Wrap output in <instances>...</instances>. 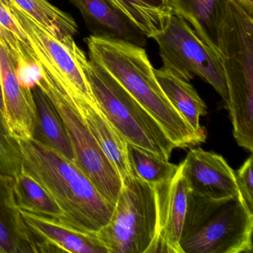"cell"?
<instances>
[{
	"label": "cell",
	"instance_id": "cell-1",
	"mask_svg": "<svg viewBox=\"0 0 253 253\" xmlns=\"http://www.w3.org/2000/svg\"><path fill=\"white\" fill-rule=\"evenodd\" d=\"M16 140L22 167L61 210L63 226L94 235L109 223L115 207L75 163L35 137Z\"/></svg>",
	"mask_w": 253,
	"mask_h": 253
},
{
	"label": "cell",
	"instance_id": "cell-2",
	"mask_svg": "<svg viewBox=\"0 0 253 253\" xmlns=\"http://www.w3.org/2000/svg\"><path fill=\"white\" fill-rule=\"evenodd\" d=\"M85 41L89 60L130 93L158 121L176 148L185 149L204 142L166 97L143 47L94 35Z\"/></svg>",
	"mask_w": 253,
	"mask_h": 253
},
{
	"label": "cell",
	"instance_id": "cell-3",
	"mask_svg": "<svg viewBox=\"0 0 253 253\" xmlns=\"http://www.w3.org/2000/svg\"><path fill=\"white\" fill-rule=\"evenodd\" d=\"M217 49L234 137L240 146L253 152V6L241 0H228Z\"/></svg>",
	"mask_w": 253,
	"mask_h": 253
},
{
	"label": "cell",
	"instance_id": "cell-4",
	"mask_svg": "<svg viewBox=\"0 0 253 253\" xmlns=\"http://www.w3.org/2000/svg\"><path fill=\"white\" fill-rule=\"evenodd\" d=\"M253 213L241 194L214 199L189 192L182 253H250Z\"/></svg>",
	"mask_w": 253,
	"mask_h": 253
},
{
	"label": "cell",
	"instance_id": "cell-5",
	"mask_svg": "<svg viewBox=\"0 0 253 253\" xmlns=\"http://www.w3.org/2000/svg\"><path fill=\"white\" fill-rule=\"evenodd\" d=\"M66 46L82 69L97 106L126 141L169 161L176 146L158 121L110 74L88 60L75 40Z\"/></svg>",
	"mask_w": 253,
	"mask_h": 253
},
{
	"label": "cell",
	"instance_id": "cell-6",
	"mask_svg": "<svg viewBox=\"0 0 253 253\" xmlns=\"http://www.w3.org/2000/svg\"><path fill=\"white\" fill-rule=\"evenodd\" d=\"M158 232L155 187L133 175L123 182L110 220L95 235L109 253H146Z\"/></svg>",
	"mask_w": 253,
	"mask_h": 253
},
{
	"label": "cell",
	"instance_id": "cell-7",
	"mask_svg": "<svg viewBox=\"0 0 253 253\" xmlns=\"http://www.w3.org/2000/svg\"><path fill=\"white\" fill-rule=\"evenodd\" d=\"M39 66V65H38ZM37 86L48 97L64 126L75 155V164L85 173L103 198L115 207L123 181L70 103L58 81L43 68Z\"/></svg>",
	"mask_w": 253,
	"mask_h": 253
},
{
	"label": "cell",
	"instance_id": "cell-8",
	"mask_svg": "<svg viewBox=\"0 0 253 253\" xmlns=\"http://www.w3.org/2000/svg\"><path fill=\"white\" fill-rule=\"evenodd\" d=\"M153 39L159 47L163 67L188 82L200 77L227 103L229 96L220 57L200 39L184 19L171 16L164 30Z\"/></svg>",
	"mask_w": 253,
	"mask_h": 253
},
{
	"label": "cell",
	"instance_id": "cell-9",
	"mask_svg": "<svg viewBox=\"0 0 253 253\" xmlns=\"http://www.w3.org/2000/svg\"><path fill=\"white\" fill-rule=\"evenodd\" d=\"M8 207L12 212L16 232L32 247V252L109 253L95 234L82 233L46 217Z\"/></svg>",
	"mask_w": 253,
	"mask_h": 253
},
{
	"label": "cell",
	"instance_id": "cell-10",
	"mask_svg": "<svg viewBox=\"0 0 253 253\" xmlns=\"http://www.w3.org/2000/svg\"><path fill=\"white\" fill-rule=\"evenodd\" d=\"M180 165L192 193L214 199L239 193L235 171L218 154L192 149Z\"/></svg>",
	"mask_w": 253,
	"mask_h": 253
},
{
	"label": "cell",
	"instance_id": "cell-11",
	"mask_svg": "<svg viewBox=\"0 0 253 253\" xmlns=\"http://www.w3.org/2000/svg\"><path fill=\"white\" fill-rule=\"evenodd\" d=\"M59 84L100 149L119 173L122 181L132 177L134 174L127 154L128 143L104 116L96 101L89 100L80 93L73 92L63 83Z\"/></svg>",
	"mask_w": 253,
	"mask_h": 253
},
{
	"label": "cell",
	"instance_id": "cell-12",
	"mask_svg": "<svg viewBox=\"0 0 253 253\" xmlns=\"http://www.w3.org/2000/svg\"><path fill=\"white\" fill-rule=\"evenodd\" d=\"M0 76L3 95V117L15 140L35 137L37 109L32 90L22 88L17 81L14 62L0 45Z\"/></svg>",
	"mask_w": 253,
	"mask_h": 253
},
{
	"label": "cell",
	"instance_id": "cell-13",
	"mask_svg": "<svg viewBox=\"0 0 253 253\" xmlns=\"http://www.w3.org/2000/svg\"><path fill=\"white\" fill-rule=\"evenodd\" d=\"M158 213L157 236L164 240L174 253H182L180 238L187 208L189 188L182 173L181 166L174 177L154 186Z\"/></svg>",
	"mask_w": 253,
	"mask_h": 253
},
{
	"label": "cell",
	"instance_id": "cell-14",
	"mask_svg": "<svg viewBox=\"0 0 253 253\" xmlns=\"http://www.w3.org/2000/svg\"><path fill=\"white\" fill-rule=\"evenodd\" d=\"M81 11L94 36L144 47L147 38L106 0H70Z\"/></svg>",
	"mask_w": 253,
	"mask_h": 253
},
{
	"label": "cell",
	"instance_id": "cell-15",
	"mask_svg": "<svg viewBox=\"0 0 253 253\" xmlns=\"http://www.w3.org/2000/svg\"><path fill=\"white\" fill-rule=\"evenodd\" d=\"M228 0H171L174 14L189 22L200 39L218 55V36Z\"/></svg>",
	"mask_w": 253,
	"mask_h": 253
},
{
	"label": "cell",
	"instance_id": "cell-16",
	"mask_svg": "<svg viewBox=\"0 0 253 253\" xmlns=\"http://www.w3.org/2000/svg\"><path fill=\"white\" fill-rule=\"evenodd\" d=\"M155 78L169 101L195 134L205 141V130L200 124V118L207 114V106L194 87L188 81L178 78L168 69H154Z\"/></svg>",
	"mask_w": 253,
	"mask_h": 253
},
{
	"label": "cell",
	"instance_id": "cell-17",
	"mask_svg": "<svg viewBox=\"0 0 253 253\" xmlns=\"http://www.w3.org/2000/svg\"><path fill=\"white\" fill-rule=\"evenodd\" d=\"M8 207L29 211L63 224V214L39 183L23 167L8 179Z\"/></svg>",
	"mask_w": 253,
	"mask_h": 253
},
{
	"label": "cell",
	"instance_id": "cell-18",
	"mask_svg": "<svg viewBox=\"0 0 253 253\" xmlns=\"http://www.w3.org/2000/svg\"><path fill=\"white\" fill-rule=\"evenodd\" d=\"M147 38L164 30L174 15L171 0H106Z\"/></svg>",
	"mask_w": 253,
	"mask_h": 253
},
{
	"label": "cell",
	"instance_id": "cell-19",
	"mask_svg": "<svg viewBox=\"0 0 253 253\" xmlns=\"http://www.w3.org/2000/svg\"><path fill=\"white\" fill-rule=\"evenodd\" d=\"M32 92L37 109L36 127L34 137L75 163L72 144L58 114L39 87H35Z\"/></svg>",
	"mask_w": 253,
	"mask_h": 253
},
{
	"label": "cell",
	"instance_id": "cell-20",
	"mask_svg": "<svg viewBox=\"0 0 253 253\" xmlns=\"http://www.w3.org/2000/svg\"><path fill=\"white\" fill-rule=\"evenodd\" d=\"M11 1L65 45L78 33V26L73 17L50 3L48 0Z\"/></svg>",
	"mask_w": 253,
	"mask_h": 253
},
{
	"label": "cell",
	"instance_id": "cell-21",
	"mask_svg": "<svg viewBox=\"0 0 253 253\" xmlns=\"http://www.w3.org/2000/svg\"><path fill=\"white\" fill-rule=\"evenodd\" d=\"M128 163L133 174L155 186L174 177L179 166L134 145L127 144Z\"/></svg>",
	"mask_w": 253,
	"mask_h": 253
},
{
	"label": "cell",
	"instance_id": "cell-22",
	"mask_svg": "<svg viewBox=\"0 0 253 253\" xmlns=\"http://www.w3.org/2000/svg\"><path fill=\"white\" fill-rule=\"evenodd\" d=\"M22 167L21 155L17 140L10 134L0 110V177L5 181L14 177Z\"/></svg>",
	"mask_w": 253,
	"mask_h": 253
},
{
	"label": "cell",
	"instance_id": "cell-23",
	"mask_svg": "<svg viewBox=\"0 0 253 253\" xmlns=\"http://www.w3.org/2000/svg\"><path fill=\"white\" fill-rule=\"evenodd\" d=\"M253 158L250 156L241 168L235 171L239 193L242 196L248 210L253 213Z\"/></svg>",
	"mask_w": 253,
	"mask_h": 253
},
{
	"label": "cell",
	"instance_id": "cell-24",
	"mask_svg": "<svg viewBox=\"0 0 253 253\" xmlns=\"http://www.w3.org/2000/svg\"><path fill=\"white\" fill-rule=\"evenodd\" d=\"M19 244L5 225L0 220V253H14L20 251Z\"/></svg>",
	"mask_w": 253,
	"mask_h": 253
},
{
	"label": "cell",
	"instance_id": "cell-25",
	"mask_svg": "<svg viewBox=\"0 0 253 253\" xmlns=\"http://www.w3.org/2000/svg\"><path fill=\"white\" fill-rule=\"evenodd\" d=\"M0 26L14 34L20 41H23L24 40V35L13 21L2 0H0Z\"/></svg>",
	"mask_w": 253,
	"mask_h": 253
},
{
	"label": "cell",
	"instance_id": "cell-26",
	"mask_svg": "<svg viewBox=\"0 0 253 253\" xmlns=\"http://www.w3.org/2000/svg\"><path fill=\"white\" fill-rule=\"evenodd\" d=\"M0 110H1V112H2V115H3L4 102L3 95H2V81H1V76H0Z\"/></svg>",
	"mask_w": 253,
	"mask_h": 253
},
{
	"label": "cell",
	"instance_id": "cell-27",
	"mask_svg": "<svg viewBox=\"0 0 253 253\" xmlns=\"http://www.w3.org/2000/svg\"><path fill=\"white\" fill-rule=\"evenodd\" d=\"M244 3L247 4V5H251V6H253V0H241Z\"/></svg>",
	"mask_w": 253,
	"mask_h": 253
}]
</instances>
